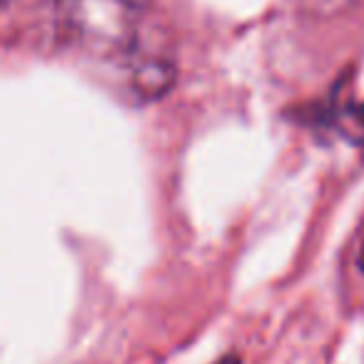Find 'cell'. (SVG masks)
<instances>
[{
    "instance_id": "6da1fadb",
    "label": "cell",
    "mask_w": 364,
    "mask_h": 364,
    "mask_svg": "<svg viewBox=\"0 0 364 364\" xmlns=\"http://www.w3.org/2000/svg\"><path fill=\"white\" fill-rule=\"evenodd\" d=\"M60 26L82 50L117 58L135 48L137 16L125 0H58Z\"/></svg>"
},
{
    "instance_id": "7a4b0ae2",
    "label": "cell",
    "mask_w": 364,
    "mask_h": 364,
    "mask_svg": "<svg viewBox=\"0 0 364 364\" xmlns=\"http://www.w3.org/2000/svg\"><path fill=\"white\" fill-rule=\"evenodd\" d=\"M175 68L172 63L160 60V58H150L142 60L132 70V87L142 100H157V97L167 95L175 85Z\"/></svg>"
},
{
    "instance_id": "3957f363",
    "label": "cell",
    "mask_w": 364,
    "mask_h": 364,
    "mask_svg": "<svg viewBox=\"0 0 364 364\" xmlns=\"http://www.w3.org/2000/svg\"><path fill=\"white\" fill-rule=\"evenodd\" d=\"M359 0H297V6L302 13H307L309 18H322V21H329V18H337L342 13L352 11Z\"/></svg>"
},
{
    "instance_id": "277c9868",
    "label": "cell",
    "mask_w": 364,
    "mask_h": 364,
    "mask_svg": "<svg viewBox=\"0 0 364 364\" xmlns=\"http://www.w3.org/2000/svg\"><path fill=\"white\" fill-rule=\"evenodd\" d=\"M215 364H242V359L237 357V354H228V357H223V359H218Z\"/></svg>"
},
{
    "instance_id": "5b68a950",
    "label": "cell",
    "mask_w": 364,
    "mask_h": 364,
    "mask_svg": "<svg viewBox=\"0 0 364 364\" xmlns=\"http://www.w3.org/2000/svg\"><path fill=\"white\" fill-rule=\"evenodd\" d=\"M127 6H132L137 11V8H142V6H147V3H150V0H125Z\"/></svg>"
},
{
    "instance_id": "8992f818",
    "label": "cell",
    "mask_w": 364,
    "mask_h": 364,
    "mask_svg": "<svg viewBox=\"0 0 364 364\" xmlns=\"http://www.w3.org/2000/svg\"><path fill=\"white\" fill-rule=\"evenodd\" d=\"M357 264H359V269L364 272V240H362V247H359V255H357Z\"/></svg>"
},
{
    "instance_id": "52a82bcc",
    "label": "cell",
    "mask_w": 364,
    "mask_h": 364,
    "mask_svg": "<svg viewBox=\"0 0 364 364\" xmlns=\"http://www.w3.org/2000/svg\"><path fill=\"white\" fill-rule=\"evenodd\" d=\"M362 120H364V107H362Z\"/></svg>"
}]
</instances>
